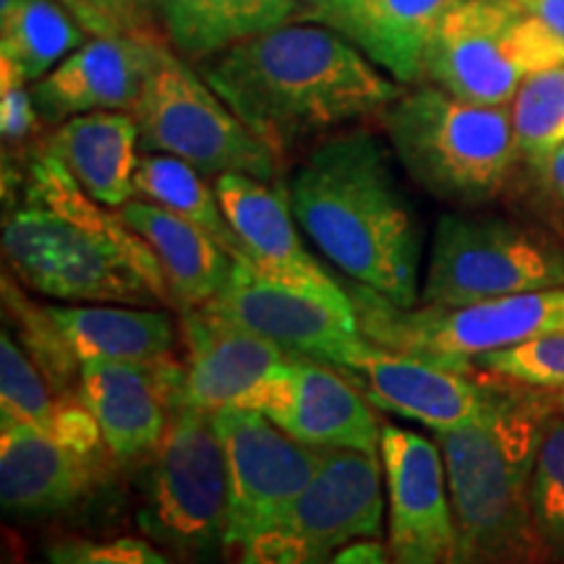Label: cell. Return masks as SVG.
I'll list each match as a JSON object with an SVG mask.
<instances>
[{
	"label": "cell",
	"instance_id": "e0dca14e",
	"mask_svg": "<svg viewBox=\"0 0 564 564\" xmlns=\"http://www.w3.org/2000/svg\"><path fill=\"white\" fill-rule=\"evenodd\" d=\"M82 400L100 423L110 455L121 463L147 460L183 405V364L89 361L82 364Z\"/></svg>",
	"mask_w": 564,
	"mask_h": 564
},
{
	"label": "cell",
	"instance_id": "cb8c5ba5",
	"mask_svg": "<svg viewBox=\"0 0 564 564\" xmlns=\"http://www.w3.org/2000/svg\"><path fill=\"white\" fill-rule=\"evenodd\" d=\"M460 0H348L324 24L356 42L403 87L423 82L429 42Z\"/></svg>",
	"mask_w": 564,
	"mask_h": 564
},
{
	"label": "cell",
	"instance_id": "4fadbf2b",
	"mask_svg": "<svg viewBox=\"0 0 564 564\" xmlns=\"http://www.w3.org/2000/svg\"><path fill=\"white\" fill-rule=\"evenodd\" d=\"M212 415L228 463L225 549H230L278 520L301 497L319 468L322 447L299 442L249 408H223Z\"/></svg>",
	"mask_w": 564,
	"mask_h": 564
},
{
	"label": "cell",
	"instance_id": "ffe728a7",
	"mask_svg": "<svg viewBox=\"0 0 564 564\" xmlns=\"http://www.w3.org/2000/svg\"><path fill=\"white\" fill-rule=\"evenodd\" d=\"M112 455H84L37 429L3 421L0 426V499L21 518L68 512L110 476Z\"/></svg>",
	"mask_w": 564,
	"mask_h": 564
},
{
	"label": "cell",
	"instance_id": "ab89813d",
	"mask_svg": "<svg viewBox=\"0 0 564 564\" xmlns=\"http://www.w3.org/2000/svg\"><path fill=\"white\" fill-rule=\"evenodd\" d=\"M66 9L74 13V19L79 21L84 26V32L89 34V26H91V19H95V9H97V0H61Z\"/></svg>",
	"mask_w": 564,
	"mask_h": 564
},
{
	"label": "cell",
	"instance_id": "4dcf8cb0",
	"mask_svg": "<svg viewBox=\"0 0 564 564\" xmlns=\"http://www.w3.org/2000/svg\"><path fill=\"white\" fill-rule=\"evenodd\" d=\"M76 394V392H74ZM68 394H58L42 377L9 329L0 335V413L3 421L53 434L55 419Z\"/></svg>",
	"mask_w": 564,
	"mask_h": 564
},
{
	"label": "cell",
	"instance_id": "44dd1931",
	"mask_svg": "<svg viewBox=\"0 0 564 564\" xmlns=\"http://www.w3.org/2000/svg\"><path fill=\"white\" fill-rule=\"evenodd\" d=\"M212 186L241 246L243 264L285 285L340 291V282L303 246L301 225L285 192L267 181L236 173L217 175Z\"/></svg>",
	"mask_w": 564,
	"mask_h": 564
},
{
	"label": "cell",
	"instance_id": "ba28073f",
	"mask_svg": "<svg viewBox=\"0 0 564 564\" xmlns=\"http://www.w3.org/2000/svg\"><path fill=\"white\" fill-rule=\"evenodd\" d=\"M382 457L322 447L319 468L295 502L243 541L225 549L228 564H333L358 541L382 535Z\"/></svg>",
	"mask_w": 564,
	"mask_h": 564
},
{
	"label": "cell",
	"instance_id": "9a60e30c",
	"mask_svg": "<svg viewBox=\"0 0 564 564\" xmlns=\"http://www.w3.org/2000/svg\"><path fill=\"white\" fill-rule=\"evenodd\" d=\"M373 405L400 419L423 423L432 432H453L484 419L505 392L499 379H474L470 371L426 361L411 352L366 340L348 369Z\"/></svg>",
	"mask_w": 564,
	"mask_h": 564
},
{
	"label": "cell",
	"instance_id": "484cf974",
	"mask_svg": "<svg viewBox=\"0 0 564 564\" xmlns=\"http://www.w3.org/2000/svg\"><path fill=\"white\" fill-rule=\"evenodd\" d=\"M299 19H312L301 0H162L167 45L196 66Z\"/></svg>",
	"mask_w": 564,
	"mask_h": 564
},
{
	"label": "cell",
	"instance_id": "277c9868",
	"mask_svg": "<svg viewBox=\"0 0 564 564\" xmlns=\"http://www.w3.org/2000/svg\"><path fill=\"white\" fill-rule=\"evenodd\" d=\"M554 403L552 392L507 384L484 419L436 432L455 520L449 564H541L531 476L541 421Z\"/></svg>",
	"mask_w": 564,
	"mask_h": 564
},
{
	"label": "cell",
	"instance_id": "8992f818",
	"mask_svg": "<svg viewBox=\"0 0 564 564\" xmlns=\"http://www.w3.org/2000/svg\"><path fill=\"white\" fill-rule=\"evenodd\" d=\"M139 528L173 560L196 564L225 552L228 463L215 415L183 403L147 457Z\"/></svg>",
	"mask_w": 564,
	"mask_h": 564
},
{
	"label": "cell",
	"instance_id": "8fae6325",
	"mask_svg": "<svg viewBox=\"0 0 564 564\" xmlns=\"http://www.w3.org/2000/svg\"><path fill=\"white\" fill-rule=\"evenodd\" d=\"M549 288H564V238L505 217H440L421 288L423 306H476Z\"/></svg>",
	"mask_w": 564,
	"mask_h": 564
},
{
	"label": "cell",
	"instance_id": "5b68a950",
	"mask_svg": "<svg viewBox=\"0 0 564 564\" xmlns=\"http://www.w3.org/2000/svg\"><path fill=\"white\" fill-rule=\"evenodd\" d=\"M379 118L403 171L440 202L489 204L520 162L510 108L468 102L436 84H411Z\"/></svg>",
	"mask_w": 564,
	"mask_h": 564
},
{
	"label": "cell",
	"instance_id": "d6a6232c",
	"mask_svg": "<svg viewBox=\"0 0 564 564\" xmlns=\"http://www.w3.org/2000/svg\"><path fill=\"white\" fill-rule=\"evenodd\" d=\"M474 369L514 387L564 394V335L484 352L474 361Z\"/></svg>",
	"mask_w": 564,
	"mask_h": 564
},
{
	"label": "cell",
	"instance_id": "d4e9b609",
	"mask_svg": "<svg viewBox=\"0 0 564 564\" xmlns=\"http://www.w3.org/2000/svg\"><path fill=\"white\" fill-rule=\"evenodd\" d=\"M63 340L89 361L154 364L175 358V324L167 314L118 303H47Z\"/></svg>",
	"mask_w": 564,
	"mask_h": 564
},
{
	"label": "cell",
	"instance_id": "7402d4cb",
	"mask_svg": "<svg viewBox=\"0 0 564 564\" xmlns=\"http://www.w3.org/2000/svg\"><path fill=\"white\" fill-rule=\"evenodd\" d=\"M139 126L126 110L84 112L55 126L42 150L58 158L91 199L121 209L137 199Z\"/></svg>",
	"mask_w": 564,
	"mask_h": 564
},
{
	"label": "cell",
	"instance_id": "74e56055",
	"mask_svg": "<svg viewBox=\"0 0 564 564\" xmlns=\"http://www.w3.org/2000/svg\"><path fill=\"white\" fill-rule=\"evenodd\" d=\"M520 9L549 26L564 42V0H514Z\"/></svg>",
	"mask_w": 564,
	"mask_h": 564
},
{
	"label": "cell",
	"instance_id": "4316f807",
	"mask_svg": "<svg viewBox=\"0 0 564 564\" xmlns=\"http://www.w3.org/2000/svg\"><path fill=\"white\" fill-rule=\"evenodd\" d=\"M87 42L61 0H0V66L37 84Z\"/></svg>",
	"mask_w": 564,
	"mask_h": 564
},
{
	"label": "cell",
	"instance_id": "836d02e7",
	"mask_svg": "<svg viewBox=\"0 0 564 564\" xmlns=\"http://www.w3.org/2000/svg\"><path fill=\"white\" fill-rule=\"evenodd\" d=\"M45 564H171L150 539H68L53 541L45 549Z\"/></svg>",
	"mask_w": 564,
	"mask_h": 564
},
{
	"label": "cell",
	"instance_id": "d590c367",
	"mask_svg": "<svg viewBox=\"0 0 564 564\" xmlns=\"http://www.w3.org/2000/svg\"><path fill=\"white\" fill-rule=\"evenodd\" d=\"M42 123L32 100V84H26L17 70L0 66V131L6 144H17L37 131Z\"/></svg>",
	"mask_w": 564,
	"mask_h": 564
},
{
	"label": "cell",
	"instance_id": "9c48e42d",
	"mask_svg": "<svg viewBox=\"0 0 564 564\" xmlns=\"http://www.w3.org/2000/svg\"><path fill=\"white\" fill-rule=\"evenodd\" d=\"M131 116L147 152L171 154L215 178L228 173L267 183L278 178V152L171 45L162 47Z\"/></svg>",
	"mask_w": 564,
	"mask_h": 564
},
{
	"label": "cell",
	"instance_id": "f35d334b",
	"mask_svg": "<svg viewBox=\"0 0 564 564\" xmlns=\"http://www.w3.org/2000/svg\"><path fill=\"white\" fill-rule=\"evenodd\" d=\"M333 564H390V556H387L384 546L373 541H358V544H350L343 549L340 554L335 556Z\"/></svg>",
	"mask_w": 564,
	"mask_h": 564
},
{
	"label": "cell",
	"instance_id": "b9f144b4",
	"mask_svg": "<svg viewBox=\"0 0 564 564\" xmlns=\"http://www.w3.org/2000/svg\"><path fill=\"white\" fill-rule=\"evenodd\" d=\"M556 400H560V408L564 411V394H556Z\"/></svg>",
	"mask_w": 564,
	"mask_h": 564
},
{
	"label": "cell",
	"instance_id": "f546056e",
	"mask_svg": "<svg viewBox=\"0 0 564 564\" xmlns=\"http://www.w3.org/2000/svg\"><path fill=\"white\" fill-rule=\"evenodd\" d=\"M3 308L13 327V337L42 371L47 384L58 394L79 392L82 364L63 340L53 316L47 314V303H34L32 299H26V293L19 288V280L6 274Z\"/></svg>",
	"mask_w": 564,
	"mask_h": 564
},
{
	"label": "cell",
	"instance_id": "ac0fdd59",
	"mask_svg": "<svg viewBox=\"0 0 564 564\" xmlns=\"http://www.w3.org/2000/svg\"><path fill=\"white\" fill-rule=\"evenodd\" d=\"M183 403L217 413L223 408L253 411L259 394L288 358L282 345L236 327L207 308L181 312Z\"/></svg>",
	"mask_w": 564,
	"mask_h": 564
},
{
	"label": "cell",
	"instance_id": "83f0119b",
	"mask_svg": "<svg viewBox=\"0 0 564 564\" xmlns=\"http://www.w3.org/2000/svg\"><path fill=\"white\" fill-rule=\"evenodd\" d=\"M133 186H137V199L158 204L183 220L194 223L196 228L209 232L236 262H243L241 246L225 217L215 186H207L194 165L171 154L147 152L139 160Z\"/></svg>",
	"mask_w": 564,
	"mask_h": 564
},
{
	"label": "cell",
	"instance_id": "2e32d148",
	"mask_svg": "<svg viewBox=\"0 0 564 564\" xmlns=\"http://www.w3.org/2000/svg\"><path fill=\"white\" fill-rule=\"evenodd\" d=\"M253 411L312 447H345L379 455L382 423L371 400L335 366L293 356L274 371Z\"/></svg>",
	"mask_w": 564,
	"mask_h": 564
},
{
	"label": "cell",
	"instance_id": "3957f363",
	"mask_svg": "<svg viewBox=\"0 0 564 564\" xmlns=\"http://www.w3.org/2000/svg\"><path fill=\"white\" fill-rule=\"evenodd\" d=\"M285 194L308 241L345 278L394 306L421 301V228L373 133L324 139L295 167Z\"/></svg>",
	"mask_w": 564,
	"mask_h": 564
},
{
	"label": "cell",
	"instance_id": "6da1fadb",
	"mask_svg": "<svg viewBox=\"0 0 564 564\" xmlns=\"http://www.w3.org/2000/svg\"><path fill=\"white\" fill-rule=\"evenodd\" d=\"M199 70L278 158L322 133L382 116L403 95V84L356 42L314 19L246 40Z\"/></svg>",
	"mask_w": 564,
	"mask_h": 564
},
{
	"label": "cell",
	"instance_id": "1f68e13d",
	"mask_svg": "<svg viewBox=\"0 0 564 564\" xmlns=\"http://www.w3.org/2000/svg\"><path fill=\"white\" fill-rule=\"evenodd\" d=\"M510 110L525 165L564 144V66L528 76Z\"/></svg>",
	"mask_w": 564,
	"mask_h": 564
},
{
	"label": "cell",
	"instance_id": "f1b7e54d",
	"mask_svg": "<svg viewBox=\"0 0 564 564\" xmlns=\"http://www.w3.org/2000/svg\"><path fill=\"white\" fill-rule=\"evenodd\" d=\"M531 507L541 564H564V411L560 400L541 421L531 476Z\"/></svg>",
	"mask_w": 564,
	"mask_h": 564
},
{
	"label": "cell",
	"instance_id": "30bf717a",
	"mask_svg": "<svg viewBox=\"0 0 564 564\" xmlns=\"http://www.w3.org/2000/svg\"><path fill=\"white\" fill-rule=\"evenodd\" d=\"M564 66V42L514 0H460L423 58V82L507 108L528 76Z\"/></svg>",
	"mask_w": 564,
	"mask_h": 564
},
{
	"label": "cell",
	"instance_id": "d6986e66",
	"mask_svg": "<svg viewBox=\"0 0 564 564\" xmlns=\"http://www.w3.org/2000/svg\"><path fill=\"white\" fill-rule=\"evenodd\" d=\"M165 45V40L131 34L87 40L32 84V100L42 123L58 126L100 110L131 112Z\"/></svg>",
	"mask_w": 564,
	"mask_h": 564
},
{
	"label": "cell",
	"instance_id": "52a82bcc",
	"mask_svg": "<svg viewBox=\"0 0 564 564\" xmlns=\"http://www.w3.org/2000/svg\"><path fill=\"white\" fill-rule=\"evenodd\" d=\"M348 293L366 340L457 371L474 373V361L484 352L564 335V288L460 308L394 306L356 282Z\"/></svg>",
	"mask_w": 564,
	"mask_h": 564
},
{
	"label": "cell",
	"instance_id": "e575fe53",
	"mask_svg": "<svg viewBox=\"0 0 564 564\" xmlns=\"http://www.w3.org/2000/svg\"><path fill=\"white\" fill-rule=\"evenodd\" d=\"M116 34L165 40L162 0H97L89 37H116Z\"/></svg>",
	"mask_w": 564,
	"mask_h": 564
},
{
	"label": "cell",
	"instance_id": "7a4b0ae2",
	"mask_svg": "<svg viewBox=\"0 0 564 564\" xmlns=\"http://www.w3.org/2000/svg\"><path fill=\"white\" fill-rule=\"evenodd\" d=\"M0 241L13 278L47 299L171 306L150 243L45 150L26 171L21 199L6 209Z\"/></svg>",
	"mask_w": 564,
	"mask_h": 564
},
{
	"label": "cell",
	"instance_id": "7c38bea8",
	"mask_svg": "<svg viewBox=\"0 0 564 564\" xmlns=\"http://www.w3.org/2000/svg\"><path fill=\"white\" fill-rule=\"evenodd\" d=\"M220 319L282 345L295 356L348 369L366 343L348 288L316 291L274 282L236 262L232 278L207 306Z\"/></svg>",
	"mask_w": 564,
	"mask_h": 564
},
{
	"label": "cell",
	"instance_id": "603a6c76",
	"mask_svg": "<svg viewBox=\"0 0 564 564\" xmlns=\"http://www.w3.org/2000/svg\"><path fill=\"white\" fill-rule=\"evenodd\" d=\"M118 212L126 225L150 243L165 274L171 306L178 308V314L207 306L225 291L236 259L209 232L144 199H131Z\"/></svg>",
	"mask_w": 564,
	"mask_h": 564
},
{
	"label": "cell",
	"instance_id": "5bb4252c",
	"mask_svg": "<svg viewBox=\"0 0 564 564\" xmlns=\"http://www.w3.org/2000/svg\"><path fill=\"white\" fill-rule=\"evenodd\" d=\"M379 457L387 486L390 564H449L455 520L440 442L387 423Z\"/></svg>",
	"mask_w": 564,
	"mask_h": 564
},
{
	"label": "cell",
	"instance_id": "8d00e7d4",
	"mask_svg": "<svg viewBox=\"0 0 564 564\" xmlns=\"http://www.w3.org/2000/svg\"><path fill=\"white\" fill-rule=\"evenodd\" d=\"M525 167L531 175L533 192L539 194L556 228L564 232V144L554 147L552 152Z\"/></svg>",
	"mask_w": 564,
	"mask_h": 564
},
{
	"label": "cell",
	"instance_id": "60d3db41",
	"mask_svg": "<svg viewBox=\"0 0 564 564\" xmlns=\"http://www.w3.org/2000/svg\"><path fill=\"white\" fill-rule=\"evenodd\" d=\"M308 11H312L314 21H324L329 13H335L340 6L348 3V0H301Z\"/></svg>",
	"mask_w": 564,
	"mask_h": 564
}]
</instances>
